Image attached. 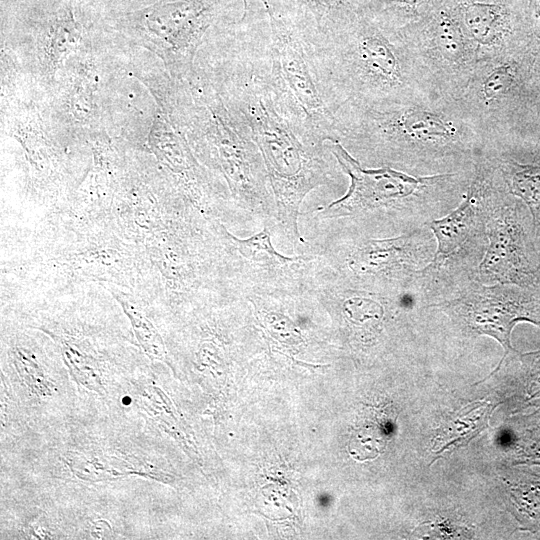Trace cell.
Returning a JSON list of instances; mask_svg holds the SVG:
<instances>
[{
    "label": "cell",
    "instance_id": "16",
    "mask_svg": "<svg viewBox=\"0 0 540 540\" xmlns=\"http://www.w3.org/2000/svg\"><path fill=\"white\" fill-rule=\"evenodd\" d=\"M435 42L439 53L446 59L455 60L463 55V35L460 28L448 18H443L438 23Z\"/></svg>",
    "mask_w": 540,
    "mask_h": 540
},
{
    "label": "cell",
    "instance_id": "2",
    "mask_svg": "<svg viewBox=\"0 0 540 540\" xmlns=\"http://www.w3.org/2000/svg\"><path fill=\"white\" fill-rule=\"evenodd\" d=\"M328 147L351 182L347 193L321 214L383 218L399 234L428 226L452 211L472 176V172H453L420 177L390 167L364 169L339 141H330Z\"/></svg>",
    "mask_w": 540,
    "mask_h": 540
},
{
    "label": "cell",
    "instance_id": "5",
    "mask_svg": "<svg viewBox=\"0 0 540 540\" xmlns=\"http://www.w3.org/2000/svg\"><path fill=\"white\" fill-rule=\"evenodd\" d=\"M494 166L493 158H480L461 202L429 223L436 251L432 261L419 270L410 289L409 296L416 305L450 299L478 279L488 244L486 202Z\"/></svg>",
    "mask_w": 540,
    "mask_h": 540
},
{
    "label": "cell",
    "instance_id": "14",
    "mask_svg": "<svg viewBox=\"0 0 540 540\" xmlns=\"http://www.w3.org/2000/svg\"><path fill=\"white\" fill-rule=\"evenodd\" d=\"M110 291L118 300L125 314L129 318L135 336L144 352L151 359L164 360L166 357V349L160 334L151 321L138 308L135 301L127 294L116 289H110Z\"/></svg>",
    "mask_w": 540,
    "mask_h": 540
},
{
    "label": "cell",
    "instance_id": "13",
    "mask_svg": "<svg viewBox=\"0 0 540 540\" xmlns=\"http://www.w3.org/2000/svg\"><path fill=\"white\" fill-rule=\"evenodd\" d=\"M464 23L471 37L481 45H494L504 32L502 8L495 4L472 3L464 12Z\"/></svg>",
    "mask_w": 540,
    "mask_h": 540
},
{
    "label": "cell",
    "instance_id": "6",
    "mask_svg": "<svg viewBox=\"0 0 540 540\" xmlns=\"http://www.w3.org/2000/svg\"><path fill=\"white\" fill-rule=\"evenodd\" d=\"M246 0H165L135 14L123 26L162 59L173 80L190 81L199 49L213 32L241 19Z\"/></svg>",
    "mask_w": 540,
    "mask_h": 540
},
{
    "label": "cell",
    "instance_id": "15",
    "mask_svg": "<svg viewBox=\"0 0 540 540\" xmlns=\"http://www.w3.org/2000/svg\"><path fill=\"white\" fill-rule=\"evenodd\" d=\"M228 235L231 237V240L236 245L239 252L248 259L275 265H282L294 261L291 258L283 256L274 249L270 240V234L266 229L244 240L237 239L230 234Z\"/></svg>",
    "mask_w": 540,
    "mask_h": 540
},
{
    "label": "cell",
    "instance_id": "10",
    "mask_svg": "<svg viewBox=\"0 0 540 540\" xmlns=\"http://www.w3.org/2000/svg\"><path fill=\"white\" fill-rule=\"evenodd\" d=\"M497 162L510 193L522 200L531 213L540 250V165L503 158H497Z\"/></svg>",
    "mask_w": 540,
    "mask_h": 540
},
{
    "label": "cell",
    "instance_id": "8",
    "mask_svg": "<svg viewBox=\"0 0 540 540\" xmlns=\"http://www.w3.org/2000/svg\"><path fill=\"white\" fill-rule=\"evenodd\" d=\"M421 307L445 315L466 336L493 337L503 346L505 357L516 351L510 342L516 323L527 321L540 327V286L487 285L477 279L454 297Z\"/></svg>",
    "mask_w": 540,
    "mask_h": 540
},
{
    "label": "cell",
    "instance_id": "17",
    "mask_svg": "<svg viewBox=\"0 0 540 540\" xmlns=\"http://www.w3.org/2000/svg\"><path fill=\"white\" fill-rule=\"evenodd\" d=\"M516 356L522 363L526 400L536 401L540 398V350L525 354L516 352Z\"/></svg>",
    "mask_w": 540,
    "mask_h": 540
},
{
    "label": "cell",
    "instance_id": "18",
    "mask_svg": "<svg viewBox=\"0 0 540 540\" xmlns=\"http://www.w3.org/2000/svg\"><path fill=\"white\" fill-rule=\"evenodd\" d=\"M513 75L508 66H500L493 70L482 85V94L487 102L502 96L510 87Z\"/></svg>",
    "mask_w": 540,
    "mask_h": 540
},
{
    "label": "cell",
    "instance_id": "20",
    "mask_svg": "<svg viewBox=\"0 0 540 540\" xmlns=\"http://www.w3.org/2000/svg\"><path fill=\"white\" fill-rule=\"evenodd\" d=\"M388 3H394L399 6H407L410 8L421 5L425 0H386Z\"/></svg>",
    "mask_w": 540,
    "mask_h": 540
},
{
    "label": "cell",
    "instance_id": "4",
    "mask_svg": "<svg viewBox=\"0 0 540 540\" xmlns=\"http://www.w3.org/2000/svg\"><path fill=\"white\" fill-rule=\"evenodd\" d=\"M270 25L272 84L283 115L308 144L337 141V119L314 57L311 30L284 0H260Z\"/></svg>",
    "mask_w": 540,
    "mask_h": 540
},
{
    "label": "cell",
    "instance_id": "3",
    "mask_svg": "<svg viewBox=\"0 0 540 540\" xmlns=\"http://www.w3.org/2000/svg\"><path fill=\"white\" fill-rule=\"evenodd\" d=\"M313 45L317 70L335 116L345 106L404 99L410 79L406 55L380 25L358 15Z\"/></svg>",
    "mask_w": 540,
    "mask_h": 540
},
{
    "label": "cell",
    "instance_id": "9",
    "mask_svg": "<svg viewBox=\"0 0 540 540\" xmlns=\"http://www.w3.org/2000/svg\"><path fill=\"white\" fill-rule=\"evenodd\" d=\"M436 251L429 226L393 238L368 239L356 244L347 258L350 271L361 281L377 283L391 296H408L420 269Z\"/></svg>",
    "mask_w": 540,
    "mask_h": 540
},
{
    "label": "cell",
    "instance_id": "21",
    "mask_svg": "<svg viewBox=\"0 0 540 540\" xmlns=\"http://www.w3.org/2000/svg\"><path fill=\"white\" fill-rule=\"evenodd\" d=\"M533 17L540 25V0H532Z\"/></svg>",
    "mask_w": 540,
    "mask_h": 540
},
{
    "label": "cell",
    "instance_id": "1",
    "mask_svg": "<svg viewBox=\"0 0 540 540\" xmlns=\"http://www.w3.org/2000/svg\"><path fill=\"white\" fill-rule=\"evenodd\" d=\"M264 15L253 19L247 10L213 35L197 70L244 121L262 156L279 220L295 226L304 197L326 183L328 165L324 146L306 143L280 110L271 79L269 19Z\"/></svg>",
    "mask_w": 540,
    "mask_h": 540
},
{
    "label": "cell",
    "instance_id": "22",
    "mask_svg": "<svg viewBox=\"0 0 540 540\" xmlns=\"http://www.w3.org/2000/svg\"><path fill=\"white\" fill-rule=\"evenodd\" d=\"M539 253H540V250H539Z\"/></svg>",
    "mask_w": 540,
    "mask_h": 540
},
{
    "label": "cell",
    "instance_id": "19",
    "mask_svg": "<svg viewBox=\"0 0 540 540\" xmlns=\"http://www.w3.org/2000/svg\"><path fill=\"white\" fill-rule=\"evenodd\" d=\"M17 366L22 369V372L29 376L28 382L31 387L34 386L33 383L37 384V391L39 395H46L49 391L48 385L43 378L42 372L39 369V366L27 357L22 351L17 352Z\"/></svg>",
    "mask_w": 540,
    "mask_h": 540
},
{
    "label": "cell",
    "instance_id": "11",
    "mask_svg": "<svg viewBox=\"0 0 540 540\" xmlns=\"http://www.w3.org/2000/svg\"><path fill=\"white\" fill-rule=\"evenodd\" d=\"M81 27L70 10L57 14L47 26L39 42V58L44 71L52 75L62 59L80 39Z\"/></svg>",
    "mask_w": 540,
    "mask_h": 540
},
{
    "label": "cell",
    "instance_id": "12",
    "mask_svg": "<svg viewBox=\"0 0 540 540\" xmlns=\"http://www.w3.org/2000/svg\"><path fill=\"white\" fill-rule=\"evenodd\" d=\"M492 408L489 402H475L462 409L439 429L433 448L441 453L471 440L486 428Z\"/></svg>",
    "mask_w": 540,
    "mask_h": 540
},
{
    "label": "cell",
    "instance_id": "7",
    "mask_svg": "<svg viewBox=\"0 0 540 540\" xmlns=\"http://www.w3.org/2000/svg\"><path fill=\"white\" fill-rule=\"evenodd\" d=\"M486 234L488 244L478 270L480 282L540 286V253L531 213L510 193L497 160L487 194Z\"/></svg>",
    "mask_w": 540,
    "mask_h": 540
}]
</instances>
